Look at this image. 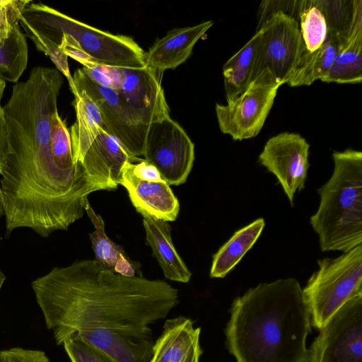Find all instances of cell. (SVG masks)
<instances>
[{"mask_svg": "<svg viewBox=\"0 0 362 362\" xmlns=\"http://www.w3.org/2000/svg\"><path fill=\"white\" fill-rule=\"evenodd\" d=\"M124 81L117 93L122 103L142 123L169 117L170 109L161 86L162 73L146 66L124 69Z\"/></svg>", "mask_w": 362, "mask_h": 362, "instance_id": "7c38bea8", "label": "cell"}, {"mask_svg": "<svg viewBox=\"0 0 362 362\" xmlns=\"http://www.w3.org/2000/svg\"><path fill=\"white\" fill-rule=\"evenodd\" d=\"M310 315L294 278L262 283L235 298L226 329L237 362H305Z\"/></svg>", "mask_w": 362, "mask_h": 362, "instance_id": "7a4b0ae2", "label": "cell"}, {"mask_svg": "<svg viewBox=\"0 0 362 362\" xmlns=\"http://www.w3.org/2000/svg\"><path fill=\"white\" fill-rule=\"evenodd\" d=\"M97 84L118 92L124 81L123 68L96 64L91 68H82Z\"/></svg>", "mask_w": 362, "mask_h": 362, "instance_id": "f1b7e54d", "label": "cell"}, {"mask_svg": "<svg viewBox=\"0 0 362 362\" xmlns=\"http://www.w3.org/2000/svg\"><path fill=\"white\" fill-rule=\"evenodd\" d=\"M19 23L25 36L34 42L38 51L49 56L56 69L66 78L71 76L68 57L56 44L62 34L71 35L100 65L124 69L146 66L145 52L132 37L100 30L41 3L28 4Z\"/></svg>", "mask_w": 362, "mask_h": 362, "instance_id": "3957f363", "label": "cell"}, {"mask_svg": "<svg viewBox=\"0 0 362 362\" xmlns=\"http://www.w3.org/2000/svg\"><path fill=\"white\" fill-rule=\"evenodd\" d=\"M200 327L180 316L165 321L161 334L153 344L150 362H180L192 344L200 338Z\"/></svg>", "mask_w": 362, "mask_h": 362, "instance_id": "ffe728a7", "label": "cell"}, {"mask_svg": "<svg viewBox=\"0 0 362 362\" xmlns=\"http://www.w3.org/2000/svg\"><path fill=\"white\" fill-rule=\"evenodd\" d=\"M28 47L25 36L16 24L9 37L0 41V79L17 82L27 67Z\"/></svg>", "mask_w": 362, "mask_h": 362, "instance_id": "d4e9b609", "label": "cell"}, {"mask_svg": "<svg viewBox=\"0 0 362 362\" xmlns=\"http://www.w3.org/2000/svg\"><path fill=\"white\" fill-rule=\"evenodd\" d=\"M31 0H0V41L6 40L19 23L22 13Z\"/></svg>", "mask_w": 362, "mask_h": 362, "instance_id": "83f0119b", "label": "cell"}, {"mask_svg": "<svg viewBox=\"0 0 362 362\" xmlns=\"http://www.w3.org/2000/svg\"><path fill=\"white\" fill-rule=\"evenodd\" d=\"M0 362H50L45 353L20 347L0 351Z\"/></svg>", "mask_w": 362, "mask_h": 362, "instance_id": "4dcf8cb0", "label": "cell"}, {"mask_svg": "<svg viewBox=\"0 0 362 362\" xmlns=\"http://www.w3.org/2000/svg\"><path fill=\"white\" fill-rule=\"evenodd\" d=\"M143 156L168 185L186 182L194 160V145L182 127L170 117L149 125Z\"/></svg>", "mask_w": 362, "mask_h": 362, "instance_id": "9c48e42d", "label": "cell"}, {"mask_svg": "<svg viewBox=\"0 0 362 362\" xmlns=\"http://www.w3.org/2000/svg\"><path fill=\"white\" fill-rule=\"evenodd\" d=\"M119 185L126 188L132 204L143 216L166 222L177 218L180 203L165 181L141 180L133 173L131 162H126L122 168Z\"/></svg>", "mask_w": 362, "mask_h": 362, "instance_id": "5bb4252c", "label": "cell"}, {"mask_svg": "<svg viewBox=\"0 0 362 362\" xmlns=\"http://www.w3.org/2000/svg\"><path fill=\"white\" fill-rule=\"evenodd\" d=\"M298 23L303 43V52L318 49L329 35L326 18L318 1H303Z\"/></svg>", "mask_w": 362, "mask_h": 362, "instance_id": "484cf974", "label": "cell"}, {"mask_svg": "<svg viewBox=\"0 0 362 362\" xmlns=\"http://www.w3.org/2000/svg\"><path fill=\"white\" fill-rule=\"evenodd\" d=\"M84 209L95 227V230L89 233L95 262L102 268L124 276H134L136 273L140 272L139 264L132 261L121 245L107 236L105 223L102 217L94 211L88 197L84 201Z\"/></svg>", "mask_w": 362, "mask_h": 362, "instance_id": "d6986e66", "label": "cell"}, {"mask_svg": "<svg viewBox=\"0 0 362 362\" xmlns=\"http://www.w3.org/2000/svg\"><path fill=\"white\" fill-rule=\"evenodd\" d=\"M72 78L75 92L76 89L83 90L97 104L105 131L117 139L132 156H143L149 126L130 112L116 91L95 83L82 68L77 69Z\"/></svg>", "mask_w": 362, "mask_h": 362, "instance_id": "30bf717a", "label": "cell"}, {"mask_svg": "<svg viewBox=\"0 0 362 362\" xmlns=\"http://www.w3.org/2000/svg\"><path fill=\"white\" fill-rule=\"evenodd\" d=\"M74 107L76 122L70 131L74 160L81 164L89 146L105 126L99 107L81 89H76Z\"/></svg>", "mask_w": 362, "mask_h": 362, "instance_id": "44dd1931", "label": "cell"}, {"mask_svg": "<svg viewBox=\"0 0 362 362\" xmlns=\"http://www.w3.org/2000/svg\"><path fill=\"white\" fill-rule=\"evenodd\" d=\"M6 87V81L0 79V104H1V100L3 96L4 90Z\"/></svg>", "mask_w": 362, "mask_h": 362, "instance_id": "e575fe53", "label": "cell"}, {"mask_svg": "<svg viewBox=\"0 0 362 362\" xmlns=\"http://www.w3.org/2000/svg\"><path fill=\"white\" fill-rule=\"evenodd\" d=\"M317 264L302 291L311 325L320 330L342 305L362 296V245Z\"/></svg>", "mask_w": 362, "mask_h": 362, "instance_id": "5b68a950", "label": "cell"}, {"mask_svg": "<svg viewBox=\"0 0 362 362\" xmlns=\"http://www.w3.org/2000/svg\"><path fill=\"white\" fill-rule=\"evenodd\" d=\"M56 44L67 57L76 60L85 68H91L99 64L83 49L78 42L70 35L62 34L58 38Z\"/></svg>", "mask_w": 362, "mask_h": 362, "instance_id": "f546056e", "label": "cell"}, {"mask_svg": "<svg viewBox=\"0 0 362 362\" xmlns=\"http://www.w3.org/2000/svg\"><path fill=\"white\" fill-rule=\"evenodd\" d=\"M131 167L133 173L141 180L151 182L165 181L158 169L145 159L137 163H131Z\"/></svg>", "mask_w": 362, "mask_h": 362, "instance_id": "1f68e13d", "label": "cell"}, {"mask_svg": "<svg viewBox=\"0 0 362 362\" xmlns=\"http://www.w3.org/2000/svg\"><path fill=\"white\" fill-rule=\"evenodd\" d=\"M62 345L71 362H115L105 353L76 334L68 337Z\"/></svg>", "mask_w": 362, "mask_h": 362, "instance_id": "4316f807", "label": "cell"}, {"mask_svg": "<svg viewBox=\"0 0 362 362\" xmlns=\"http://www.w3.org/2000/svg\"><path fill=\"white\" fill-rule=\"evenodd\" d=\"M7 153V132L3 108L0 104V175L2 173Z\"/></svg>", "mask_w": 362, "mask_h": 362, "instance_id": "d6a6232c", "label": "cell"}, {"mask_svg": "<svg viewBox=\"0 0 362 362\" xmlns=\"http://www.w3.org/2000/svg\"><path fill=\"white\" fill-rule=\"evenodd\" d=\"M202 354L199 339L196 340L180 362H199Z\"/></svg>", "mask_w": 362, "mask_h": 362, "instance_id": "836d02e7", "label": "cell"}, {"mask_svg": "<svg viewBox=\"0 0 362 362\" xmlns=\"http://www.w3.org/2000/svg\"><path fill=\"white\" fill-rule=\"evenodd\" d=\"M264 226V220L259 218L235 232L214 255L210 276L224 278L233 269L257 242Z\"/></svg>", "mask_w": 362, "mask_h": 362, "instance_id": "7402d4cb", "label": "cell"}, {"mask_svg": "<svg viewBox=\"0 0 362 362\" xmlns=\"http://www.w3.org/2000/svg\"><path fill=\"white\" fill-rule=\"evenodd\" d=\"M337 40L338 49L334 63L322 81L360 83L362 81V8L357 11L347 33Z\"/></svg>", "mask_w": 362, "mask_h": 362, "instance_id": "2e32d148", "label": "cell"}, {"mask_svg": "<svg viewBox=\"0 0 362 362\" xmlns=\"http://www.w3.org/2000/svg\"><path fill=\"white\" fill-rule=\"evenodd\" d=\"M76 335L101 350L115 362H150L153 342L110 329L81 331Z\"/></svg>", "mask_w": 362, "mask_h": 362, "instance_id": "e0dca14e", "label": "cell"}, {"mask_svg": "<svg viewBox=\"0 0 362 362\" xmlns=\"http://www.w3.org/2000/svg\"><path fill=\"white\" fill-rule=\"evenodd\" d=\"M280 84L272 73L263 70L248 86L227 105H216L221 132L234 141L256 136L272 107Z\"/></svg>", "mask_w": 362, "mask_h": 362, "instance_id": "8992f818", "label": "cell"}, {"mask_svg": "<svg viewBox=\"0 0 362 362\" xmlns=\"http://www.w3.org/2000/svg\"><path fill=\"white\" fill-rule=\"evenodd\" d=\"M262 35L260 30L223 66L227 103L235 100L250 83Z\"/></svg>", "mask_w": 362, "mask_h": 362, "instance_id": "603a6c76", "label": "cell"}, {"mask_svg": "<svg viewBox=\"0 0 362 362\" xmlns=\"http://www.w3.org/2000/svg\"><path fill=\"white\" fill-rule=\"evenodd\" d=\"M142 160L130 155L117 139L102 129L81 163L96 191L112 190L119 185L124 164Z\"/></svg>", "mask_w": 362, "mask_h": 362, "instance_id": "4fadbf2b", "label": "cell"}, {"mask_svg": "<svg viewBox=\"0 0 362 362\" xmlns=\"http://www.w3.org/2000/svg\"><path fill=\"white\" fill-rule=\"evenodd\" d=\"M31 286L57 345L97 329L150 338L149 325L165 318L179 303L177 289L168 283L124 276L94 259L53 268Z\"/></svg>", "mask_w": 362, "mask_h": 362, "instance_id": "6da1fadb", "label": "cell"}, {"mask_svg": "<svg viewBox=\"0 0 362 362\" xmlns=\"http://www.w3.org/2000/svg\"><path fill=\"white\" fill-rule=\"evenodd\" d=\"M4 214V204H3V200H2V195H1V191L0 189V218L1 216Z\"/></svg>", "mask_w": 362, "mask_h": 362, "instance_id": "d590c367", "label": "cell"}, {"mask_svg": "<svg viewBox=\"0 0 362 362\" xmlns=\"http://www.w3.org/2000/svg\"><path fill=\"white\" fill-rule=\"evenodd\" d=\"M143 224L146 242L165 278L181 283L189 281L192 274L174 247L170 225L149 216H143Z\"/></svg>", "mask_w": 362, "mask_h": 362, "instance_id": "ac0fdd59", "label": "cell"}, {"mask_svg": "<svg viewBox=\"0 0 362 362\" xmlns=\"http://www.w3.org/2000/svg\"><path fill=\"white\" fill-rule=\"evenodd\" d=\"M212 25L208 21L170 30L145 52V65L159 73L175 69L189 58L197 42Z\"/></svg>", "mask_w": 362, "mask_h": 362, "instance_id": "9a60e30c", "label": "cell"}, {"mask_svg": "<svg viewBox=\"0 0 362 362\" xmlns=\"http://www.w3.org/2000/svg\"><path fill=\"white\" fill-rule=\"evenodd\" d=\"M262 32L252 81L269 70L280 86L286 83L304 50L298 21L282 12L271 14L257 28Z\"/></svg>", "mask_w": 362, "mask_h": 362, "instance_id": "52a82bcc", "label": "cell"}, {"mask_svg": "<svg viewBox=\"0 0 362 362\" xmlns=\"http://www.w3.org/2000/svg\"><path fill=\"white\" fill-rule=\"evenodd\" d=\"M337 39L328 35L324 44L312 52H303L286 83L291 87L310 86L329 73L338 49Z\"/></svg>", "mask_w": 362, "mask_h": 362, "instance_id": "cb8c5ba5", "label": "cell"}, {"mask_svg": "<svg viewBox=\"0 0 362 362\" xmlns=\"http://www.w3.org/2000/svg\"><path fill=\"white\" fill-rule=\"evenodd\" d=\"M334 171L317 189L319 208L310 217L322 252H346L362 243V153L334 151Z\"/></svg>", "mask_w": 362, "mask_h": 362, "instance_id": "277c9868", "label": "cell"}, {"mask_svg": "<svg viewBox=\"0 0 362 362\" xmlns=\"http://www.w3.org/2000/svg\"><path fill=\"white\" fill-rule=\"evenodd\" d=\"M309 148L300 134L282 132L270 138L259 155V162L276 176L292 206L296 192L305 186Z\"/></svg>", "mask_w": 362, "mask_h": 362, "instance_id": "8fae6325", "label": "cell"}, {"mask_svg": "<svg viewBox=\"0 0 362 362\" xmlns=\"http://www.w3.org/2000/svg\"><path fill=\"white\" fill-rule=\"evenodd\" d=\"M305 362H362V296L346 303L320 329Z\"/></svg>", "mask_w": 362, "mask_h": 362, "instance_id": "ba28073f", "label": "cell"}, {"mask_svg": "<svg viewBox=\"0 0 362 362\" xmlns=\"http://www.w3.org/2000/svg\"><path fill=\"white\" fill-rule=\"evenodd\" d=\"M6 280V276L5 275L2 273V272L0 270V290H1V288L4 282V281Z\"/></svg>", "mask_w": 362, "mask_h": 362, "instance_id": "8d00e7d4", "label": "cell"}]
</instances>
